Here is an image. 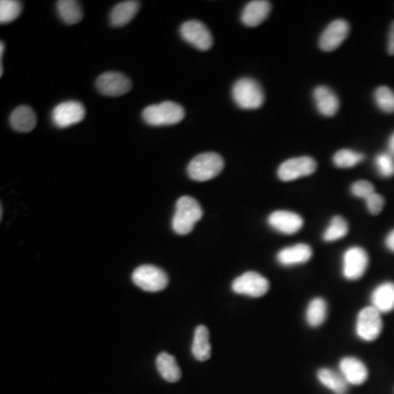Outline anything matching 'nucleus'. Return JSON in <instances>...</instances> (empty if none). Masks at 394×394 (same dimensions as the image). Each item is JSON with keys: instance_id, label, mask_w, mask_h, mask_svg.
<instances>
[{"instance_id": "obj_1", "label": "nucleus", "mask_w": 394, "mask_h": 394, "mask_svg": "<svg viewBox=\"0 0 394 394\" xmlns=\"http://www.w3.org/2000/svg\"><path fill=\"white\" fill-rule=\"evenodd\" d=\"M202 217L200 202L191 196H182L175 204L172 229L176 235H189Z\"/></svg>"}, {"instance_id": "obj_2", "label": "nucleus", "mask_w": 394, "mask_h": 394, "mask_svg": "<svg viewBox=\"0 0 394 394\" xmlns=\"http://www.w3.org/2000/svg\"><path fill=\"white\" fill-rule=\"evenodd\" d=\"M185 116V111L180 104L172 101L149 105L142 111V118L148 125L170 126L180 123Z\"/></svg>"}, {"instance_id": "obj_3", "label": "nucleus", "mask_w": 394, "mask_h": 394, "mask_svg": "<svg viewBox=\"0 0 394 394\" xmlns=\"http://www.w3.org/2000/svg\"><path fill=\"white\" fill-rule=\"evenodd\" d=\"M224 168V158L218 153H200L187 166V174L192 180L205 182L216 178Z\"/></svg>"}, {"instance_id": "obj_4", "label": "nucleus", "mask_w": 394, "mask_h": 394, "mask_svg": "<svg viewBox=\"0 0 394 394\" xmlns=\"http://www.w3.org/2000/svg\"><path fill=\"white\" fill-rule=\"evenodd\" d=\"M233 98L240 109H257L264 103V91L259 82L251 78H241L233 87Z\"/></svg>"}, {"instance_id": "obj_5", "label": "nucleus", "mask_w": 394, "mask_h": 394, "mask_svg": "<svg viewBox=\"0 0 394 394\" xmlns=\"http://www.w3.org/2000/svg\"><path fill=\"white\" fill-rule=\"evenodd\" d=\"M133 282L137 287L148 293H158L167 287L169 277L167 273L153 265H142L135 270L131 275Z\"/></svg>"}, {"instance_id": "obj_6", "label": "nucleus", "mask_w": 394, "mask_h": 394, "mask_svg": "<svg viewBox=\"0 0 394 394\" xmlns=\"http://www.w3.org/2000/svg\"><path fill=\"white\" fill-rule=\"evenodd\" d=\"M383 322L381 313L373 306H366L359 311L356 320V334L365 342H372L380 337Z\"/></svg>"}, {"instance_id": "obj_7", "label": "nucleus", "mask_w": 394, "mask_h": 394, "mask_svg": "<svg viewBox=\"0 0 394 394\" xmlns=\"http://www.w3.org/2000/svg\"><path fill=\"white\" fill-rule=\"evenodd\" d=\"M233 291L251 298H260L270 290V282L257 272H246L233 280Z\"/></svg>"}, {"instance_id": "obj_8", "label": "nucleus", "mask_w": 394, "mask_h": 394, "mask_svg": "<svg viewBox=\"0 0 394 394\" xmlns=\"http://www.w3.org/2000/svg\"><path fill=\"white\" fill-rule=\"evenodd\" d=\"M342 263L343 276L348 280H357L366 273L369 257L366 250L359 246H353L344 252Z\"/></svg>"}, {"instance_id": "obj_9", "label": "nucleus", "mask_w": 394, "mask_h": 394, "mask_svg": "<svg viewBox=\"0 0 394 394\" xmlns=\"http://www.w3.org/2000/svg\"><path fill=\"white\" fill-rule=\"evenodd\" d=\"M180 34L184 41L200 51H208L213 44V36L202 22L189 20L181 25Z\"/></svg>"}, {"instance_id": "obj_10", "label": "nucleus", "mask_w": 394, "mask_h": 394, "mask_svg": "<svg viewBox=\"0 0 394 394\" xmlns=\"http://www.w3.org/2000/svg\"><path fill=\"white\" fill-rule=\"evenodd\" d=\"M317 170V162L311 157L304 156L288 159L278 168V178L284 182L297 180L302 176L313 174Z\"/></svg>"}, {"instance_id": "obj_11", "label": "nucleus", "mask_w": 394, "mask_h": 394, "mask_svg": "<svg viewBox=\"0 0 394 394\" xmlns=\"http://www.w3.org/2000/svg\"><path fill=\"white\" fill-rule=\"evenodd\" d=\"M86 116V109L80 102L66 101L55 107L52 112V120L55 126L66 129L81 122Z\"/></svg>"}, {"instance_id": "obj_12", "label": "nucleus", "mask_w": 394, "mask_h": 394, "mask_svg": "<svg viewBox=\"0 0 394 394\" xmlns=\"http://www.w3.org/2000/svg\"><path fill=\"white\" fill-rule=\"evenodd\" d=\"M98 90L109 96H124L131 89V81L129 77L122 73L109 71L98 77L96 81Z\"/></svg>"}, {"instance_id": "obj_13", "label": "nucleus", "mask_w": 394, "mask_h": 394, "mask_svg": "<svg viewBox=\"0 0 394 394\" xmlns=\"http://www.w3.org/2000/svg\"><path fill=\"white\" fill-rule=\"evenodd\" d=\"M350 34V25L345 20H335L331 22L323 31L319 45L324 52H332L339 49V45L346 40Z\"/></svg>"}, {"instance_id": "obj_14", "label": "nucleus", "mask_w": 394, "mask_h": 394, "mask_svg": "<svg viewBox=\"0 0 394 394\" xmlns=\"http://www.w3.org/2000/svg\"><path fill=\"white\" fill-rule=\"evenodd\" d=\"M267 222L274 230L284 235H293L304 227L302 217L289 211H274L268 216Z\"/></svg>"}, {"instance_id": "obj_15", "label": "nucleus", "mask_w": 394, "mask_h": 394, "mask_svg": "<svg viewBox=\"0 0 394 394\" xmlns=\"http://www.w3.org/2000/svg\"><path fill=\"white\" fill-rule=\"evenodd\" d=\"M339 372L348 384L360 386L368 379V369L363 361L356 357H344L339 361Z\"/></svg>"}, {"instance_id": "obj_16", "label": "nucleus", "mask_w": 394, "mask_h": 394, "mask_svg": "<svg viewBox=\"0 0 394 394\" xmlns=\"http://www.w3.org/2000/svg\"><path fill=\"white\" fill-rule=\"evenodd\" d=\"M313 255L311 246L306 244H298L280 250L277 254V262L282 266L301 265L308 262Z\"/></svg>"}, {"instance_id": "obj_17", "label": "nucleus", "mask_w": 394, "mask_h": 394, "mask_svg": "<svg viewBox=\"0 0 394 394\" xmlns=\"http://www.w3.org/2000/svg\"><path fill=\"white\" fill-rule=\"evenodd\" d=\"M271 9L272 5L270 1L265 0L250 1L242 11L241 21L246 27H257L270 16Z\"/></svg>"}, {"instance_id": "obj_18", "label": "nucleus", "mask_w": 394, "mask_h": 394, "mask_svg": "<svg viewBox=\"0 0 394 394\" xmlns=\"http://www.w3.org/2000/svg\"><path fill=\"white\" fill-rule=\"evenodd\" d=\"M317 109L323 116L331 118L337 114L339 109V100L337 94L326 86H319L313 91Z\"/></svg>"}, {"instance_id": "obj_19", "label": "nucleus", "mask_w": 394, "mask_h": 394, "mask_svg": "<svg viewBox=\"0 0 394 394\" xmlns=\"http://www.w3.org/2000/svg\"><path fill=\"white\" fill-rule=\"evenodd\" d=\"M371 306L377 311L382 313H389L394 310V284L386 282L379 285L372 291Z\"/></svg>"}, {"instance_id": "obj_20", "label": "nucleus", "mask_w": 394, "mask_h": 394, "mask_svg": "<svg viewBox=\"0 0 394 394\" xmlns=\"http://www.w3.org/2000/svg\"><path fill=\"white\" fill-rule=\"evenodd\" d=\"M140 1H134V0L118 3L113 8L109 16L111 23L114 27H124V25H129V22L134 19L137 12L140 10Z\"/></svg>"}, {"instance_id": "obj_21", "label": "nucleus", "mask_w": 394, "mask_h": 394, "mask_svg": "<svg viewBox=\"0 0 394 394\" xmlns=\"http://www.w3.org/2000/svg\"><path fill=\"white\" fill-rule=\"evenodd\" d=\"M36 115L27 105H21L14 109L10 115V124L12 129L21 133H27L34 129L36 126Z\"/></svg>"}, {"instance_id": "obj_22", "label": "nucleus", "mask_w": 394, "mask_h": 394, "mask_svg": "<svg viewBox=\"0 0 394 394\" xmlns=\"http://www.w3.org/2000/svg\"><path fill=\"white\" fill-rule=\"evenodd\" d=\"M192 354L198 361H206L211 358V345L209 342V331L205 326H197L195 328Z\"/></svg>"}, {"instance_id": "obj_23", "label": "nucleus", "mask_w": 394, "mask_h": 394, "mask_svg": "<svg viewBox=\"0 0 394 394\" xmlns=\"http://www.w3.org/2000/svg\"><path fill=\"white\" fill-rule=\"evenodd\" d=\"M317 377L321 384L331 390L334 394L347 393L348 383L341 372L334 371L328 368H321L317 371Z\"/></svg>"}, {"instance_id": "obj_24", "label": "nucleus", "mask_w": 394, "mask_h": 394, "mask_svg": "<svg viewBox=\"0 0 394 394\" xmlns=\"http://www.w3.org/2000/svg\"><path fill=\"white\" fill-rule=\"evenodd\" d=\"M157 369L159 373L168 382L175 383L182 377V371L178 361L168 353H160L156 359Z\"/></svg>"}, {"instance_id": "obj_25", "label": "nucleus", "mask_w": 394, "mask_h": 394, "mask_svg": "<svg viewBox=\"0 0 394 394\" xmlns=\"http://www.w3.org/2000/svg\"><path fill=\"white\" fill-rule=\"evenodd\" d=\"M328 317V304L320 297L312 299L306 306V321L311 328L322 326Z\"/></svg>"}, {"instance_id": "obj_26", "label": "nucleus", "mask_w": 394, "mask_h": 394, "mask_svg": "<svg viewBox=\"0 0 394 394\" xmlns=\"http://www.w3.org/2000/svg\"><path fill=\"white\" fill-rule=\"evenodd\" d=\"M56 8L60 19L67 25H76L83 18L81 5L76 0H60Z\"/></svg>"}, {"instance_id": "obj_27", "label": "nucleus", "mask_w": 394, "mask_h": 394, "mask_svg": "<svg viewBox=\"0 0 394 394\" xmlns=\"http://www.w3.org/2000/svg\"><path fill=\"white\" fill-rule=\"evenodd\" d=\"M348 233V224L342 216H334L330 224L323 233V240L333 242L346 237Z\"/></svg>"}, {"instance_id": "obj_28", "label": "nucleus", "mask_w": 394, "mask_h": 394, "mask_svg": "<svg viewBox=\"0 0 394 394\" xmlns=\"http://www.w3.org/2000/svg\"><path fill=\"white\" fill-rule=\"evenodd\" d=\"M364 159L365 156L363 153H356L350 149H342L334 155L333 162L337 168L348 169V168L355 167L356 164H358Z\"/></svg>"}, {"instance_id": "obj_29", "label": "nucleus", "mask_w": 394, "mask_h": 394, "mask_svg": "<svg viewBox=\"0 0 394 394\" xmlns=\"http://www.w3.org/2000/svg\"><path fill=\"white\" fill-rule=\"evenodd\" d=\"M22 11V3L16 0H1L0 1V23L5 25L20 16Z\"/></svg>"}, {"instance_id": "obj_30", "label": "nucleus", "mask_w": 394, "mask_h": 394, "mask_svg": "<svg viewBox=\"0 0 394 394\" xmlns=\"http://www.w3.org/2000/svg\"><path fill=\"white\" fill-rule=\"evenodd\" d=\"M378 107L386 113L394 112V91L386 86L378 88L375 92Z\"/></svg>"}, {"instance_id": "obj_31", "label": "nucleus", "mask_w": 394, "mask_h": 394, "mask_svg": "<svg viewBox=\"0 0 394 394\" xmlns=\"http://www.w3.org/2000/svg\"><path fill=\"white\" fill-rule=\"evenodd\" d=\"M376 168L382 178H391L394 175V157L389 153H379L376 157Z\"/></svg>"}, {"instance_id": "obj_32", "label": "nucleus", "mask_w": 394, "mask_h": 394, "mask_svg": "<svg viewBox=\"0 0 394 394\" xmlns=\"http://www.w3.org/2000/svg\"><path fill=\"white\" fill-rule=\"evenodd\" d=\"M350 192L354 196L366 200L368 197L376 193L375 186L366 180H359L352 185Z\"/></svg>"}, {"instance_id": "obj_33", "label": "nucleus", "mask_w": 394, "mask_h": 394, "mask_svg": "<svg viewBox=\"0 0 394 394\" xmlns=\"http://www.w3.org/2000/svg\"><path fill=\"white\" fill-rule=\"evenodd\" d=\"M367 209L371 215H379L384 207V198L378 193H373L366 200Z\"/></svg>"}, {"instance_id": "obj_34", "label": "nucleus", "mask_w": 394, "mask_h": 394, "mask_svg": "<svg viewBox=\"0 0 394 394\" xmlns=\"http://www.w3.org/2000/svg\"><path fill=\"white\" fill-rule=\"evenodd\" d=\"M388 53L391 56L394 55V21L392 22L390 32H389Z\"/></svg>"}, {"instance_id": "obj_35", "label": "nucleus", "mask_w": 394, "mask_h": 394, "mask_svg": "<svg viewBox=\"0 0 394 394\" xmlns=\"http://www.w3.org/2000/svg\"><path fill=\"white\" fill-rule=\"evenodd\" d=\"M386 246L388 248V250L394 252V229L392 230L391 233L386 235Z\"/></svg>"}, {"instance_id": "obj_36", "label": "nucleus", "mask_w": 394, "mask_h": 394, "mask_svg": "<svg viewBox=\"0 0 394 394\" xmlns=\"http://www.w3.org/2000/svg\"><path fill=\"white\" fill-rule=\"evenodd\" d=\"M388 149L389 153L394 157V133L390 137V140H389Z\"/></svg>"}, {"instance_id": "obj_37", "label": "nucleus", "mask_w": 394, "mask_h": 394, "mask_svg": "<svg viewBox=\"0 0 394 394\" xmlns=\"http://www.w3.org/2000/svg\"><path fill=\"white\" fill-rule=\"evenodd\" d=\"M3 52H5V43L1 42V43H0V57L1 58H3Z\"/></svg>"}]
</instances>
